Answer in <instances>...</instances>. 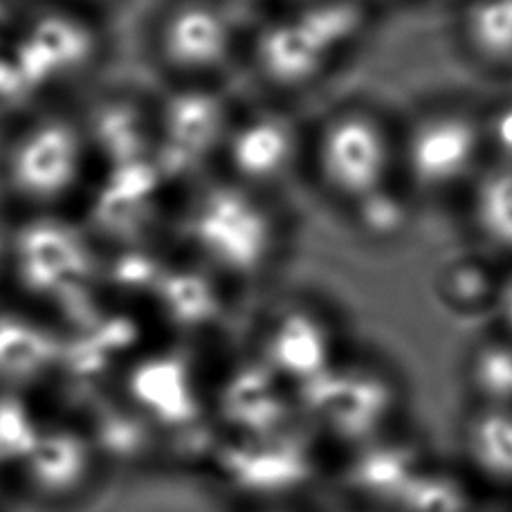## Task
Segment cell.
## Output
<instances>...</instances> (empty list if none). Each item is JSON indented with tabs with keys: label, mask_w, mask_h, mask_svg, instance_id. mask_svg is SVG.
I'll list each match as a JSON object with an SVG mask.
<instances>
[{
	"label": "cell",
	"mask_w": 512,
	"mask_h": 512,
	"mask_svg": "<svg viewBox=\"0 0 512 512\" xmlns=\"http://www.w3.org/2000/svg\"><path fill=\"white\" fill-rule=\"evenodd\" d=\"M227 0H158L146 16L144 57L162 86H216L243 54Z\"/></svg>",
	"instance_id": "obj_5"
},
{
	"label": "cell",
	"mask_w": 512,
	"mask_h": 512,
	"mask_svg": "<svg viewBox=\"0 0 512 512\" xmlns=\"http://www.w3.org/2000/svg\"><path fill=\"white\" fill-rule=\"evenodd\" d=\"M497 304H499V313L504 315V319H506L510 331H512V279L506 283L504 288H499Z\"/></svg>",
	"instance_id": "obj_19"
},
{
	"label": "cell",
	"mask_w": 512,
	"mask_h": 512,
	"mask_svg": "<svg viewBox=\"0 0 512 512\" xmlns=\"http://www.w3.org/2000/svg\"><path fill=\"white\" fill-rule=\"evenodd\" d=\"M461 45L488 70L512 68V0H465L459 16Z\"/></svg>",
	"instance_id": "obj_13"
},
{
	"label": "cell",
	"mask_w": 512,
	"mask_h": 512,
	"mask_svg": "<svg viewBox=\"0 0 512 512\" xmlns=\"http://www.w3.org/2000/svg\"><path fill=\"white\" fill-rule=\"evenodd\" d=\"M25 16L7 27L0 41L30 93H48V102L68 99V88L84 84L104 61V27L97 14L79 7L30 3Z\"/></svg>",
	"instance_id": "obj_6"
},
{
	"label": "cell",
	"mask_w": 512,
	"mask_h": 512,
	"mask_svg": "<svg viewBox=\"0 0 512 512\" xmlns=\"http://www.w3.org/2000/svg\"><path fill=\"white\" fill-rule=\"evenodd\" d=\"M104 286V252L79 216L14 221L5 295L43 317L90 313Z\"/></svg>",
	"instance_id": "obj_3"
},
{
	"label": "cell",
	"mask_w": 512,
	"mask_h": 512,
	"mask_svg": "<svg viewBox=\"0 0 512 512\" xmlns=\"http://www.w3.org/2000/svg\"><path fill=\"white\" fill-rule=\"evenodd\" d=\"M308 149L317 182L346 207L391 185L398 167V137L367 106L337 108L317 128Z\"/></svg>",
	"instance_id": "obj_8"
},
{
	"label": "cell",
	"mask_w": 512,
	"mask_h": 512,
	"mask_svg": "<svg viewBox=\"0 0 512 512\" xmlns=\"http://www.w3.org/2000/svg\"><path fill=\"white\" fill-rule=\"evenodd\" d=\"M355 225L369 239H396L409 225V198L398 185H387L349 207Z\"/></svg>",
	"instance_id": "obj_16"
},
{
	"label": "cell",
	"mask_w": 512,
	"mask_h": 512,
	"mask_svg": "<svg viewBox=\"0 0 512 512\" xmlns=\"http://www.w3.org/2000/svg\"><path fill=\"white\" fill-rule=\"evenodd\" d=\"M483 153V117L465 106L429 108L398 137V169L407 189L425 196L470 187L483 169Z\"/></svg>",
	"instance_id": "obj_9"
},
{
	"label": "cell",
	"mask_w": 512,
	"mask_h": 512,
	"mask_svg": "<svg viewBox=\"0 0 512 512\" xmlns=\"http://www.w3.org/2000/svg\"><path fill=\"white\" fill-rule=\"evenodd\" d=\"M463 454L486 483L512 490V407L479 405L463 429Z\"/></svg>",
	"instance_id": "obj_12"
},
{
	"label": "cell",
	"mask_w": 512,
	"mask_h": 512,
	"mask_svg": "<svg viewBox=\"0 0 512 512\" xmlns=\"http://www.w3.org/2000/svg\"><path fill=\"white\" fill-rule=\"evenodd\" d=\"M95 173L84 113L70 99L23 108L0 135V209L12 221L77 216Z\"/></svg>",
	"instance_id": "obj_1"
},
{
	"label": "cell",
	"mask_w": 512,
	"mask_h": 512,
	"mask_svg": "<svg viewBox=\"0 0 512 512\" xmlns=\"http://www.w3.org/2000/svg\"><path fill=\"white\" fill-rule=\"evenodd\" d=\"M304 153V135L295 117L279 106L236 111L218 153L214 173L261 194L286 180Z\"/></svg>",
	"instance_id": "obj_10"
},
{
	"label": "cell",
	"mask_w": 512,
	"mask_h": 512,
	"mask_svg": "<svg viewBox=\"0 0 512 512\" xmlns=\"http://www.w3.org/2000/svg\"><path fill=\"white\" fill-rule=\"evenodd\" d=\"M483 117L486 151L495 155V162L512 164V99H504L490 108Z\"/></svg>",
	"instance_id": "obj_17"
},
{
	"label": "cell",
	"mask_w": 512,
	"mask_h": 512,
	"mask_svg": "<svg viewBox=\"0 0 512 512\" xmlns=\"http://www.w3.org/2000/svg\"><path fill=\"white\" fill-rule=\"evenodd\" d=\"M12 232H14V221L3 212V209H0V299L5 297V290H7L9 254H12Z\"/></svg>",
	"instance_id": "obj_18"
},
{
	"label": "cell",
	"mask_w": 512,
	"mask_h": 512,
	"mask_svg": "<svg viewBox=\"0 0 512 512\" xmlns=\"http://www.w3.org/2000/svg\"><path fill=\"white\" fill-rule=\"evenodd\" d=\"M470 221L483 243L512 256V164L492 162L470 185Z\"/></svg>",
	"instance_id": "obj_14"
},
{
	"label": "cell",
	"mask_w": 512,
	"mask_h": 512,
	"mask_svg": "<svg viewBox=\"0 0 512 512\" xmlns=\"http://www.w3.org/2000/svg\"><path fill=\"white\" fill-rule=\"evenodd\" d=\"M369 21L364 0H308L256 27L243 52L265 86L288 93L315 84L360 41Z\"/></svg>",
	"instance_id": "obj_4"
},
{
	"label": "cell",
	"mask_w": 512,
	"mask_h": 512,
	"mask_svg": "<svg viewBox=\"0 0 512 512\" xmlns=\"http://www.w3.org/2000/svg\"><path fill=\"white\" fill-rule=\"evenodd\" d=\"M236 111L223 84L162 86L151 95L153 160L171 187L182 191L214 173Z\"/></svg>",
	"instance_id": "obj_7"
},
{
	"label": "cell",
	"mask_w": 512,
	"mask_h": 512,
	"mask_svg": "<svg viewBox=\"0 0 512 512\" xmlns=\"http://www.w3.org/2000/svg\"><path fill=\"white\" fill-rule=\"evenodd\" d=\"M169 232L182 259L223 288L261 279L283 243V225L270 196L218 173L180 191L173 200Z\"/></svg>",
	"instance_id": "obj_2"
},
{
	"label": "cell",
	"mask_w": 512,
	"mask_h": 512,
	"mask_svg": "<svg viewBox=\"0 0 512 512\" xmlns=\"http://www.w3.org/2000/svg\"><path fill=\"white\" fill-rule=\"evenodd\" d=\"M479 405L512 407V342H483L470 362Z\"/></svg>",
	"instance_id": "obj_15"
},
{
	"label": "cell",
	"mask_w": 512,
	"mask_h": 512,
	"mask_svg": "<svg viewBox=\"0 0 512 512\" xmlns=\"http://www.w3.org/2000/svg\"><path fill=\"white\" fill-rule=\"evenodd\" d=\"M263 346L270 367L306 387L333 369L331 326L313 308H281L263 331Z\"/></svg>",
	"instance_id": "obj_11"
}]
</instances>
